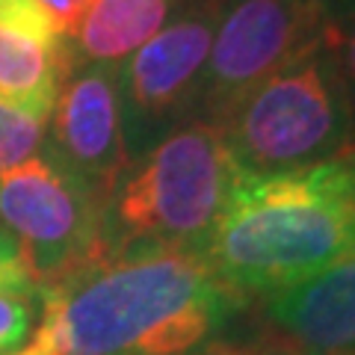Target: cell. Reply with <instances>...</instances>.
Returning <instances> with one entry per match:
<instances>
[{
	"mask_svg": "<svg viewBox=\"0 0 355 355\" xmlns=\"http://www.w3.org/2000/svg\"><path fill=\"white\" fill-rule=\"evenodd\" d=\"M243 178L214 121L175 125L130 160L110 196V254L139 246L202 252Z\"/></svg>",
	"mask_w": 355,
	"mask_h": 355,
	"instance_id": "cell-3",
	"label": "cell"
},
{
	"mask_svg": "<svg viewBox=\"0 0 355 355\" xmlns=\"http://www.w3.org/2000/svg\"><path fill=\"white\" fill-rule=\"evenodd\" d=\"M0 228L39 293L110 254L107 202L44 154L0 172Z\"/></svg>",
	"mask_w": 355,
	"mask_h": 355,
	"instance_id": "cell-5",
	"label": "cell"
},
{
	"mask_svg": "<svg viewBox=\"0 0 355 355\" xmlns=\"http://www.w3.org/2000/svg\"><path fill=\"white\" fill-rule=\"evenodd\" d=\"M228 0H184V9L119 71L128 154L137 160L190 119L214 33Z\"/></svg>",
	"mask_w": 355,
	"mask_h": 355,
	"instance_id": "cell-7",
	"label": "cell"
},
{
	"mask_svg": "<svg viewBox=\"0 0 355 355\" xmlns=\"http://www.w3.org/2000/svg\"><path fill=\"white\" fill-rule=\"evenodd\" d=\"M205 261L237 299H263L355 254V198L338 160L243 178L205 243Z\"/></svg>",
	"mask_w": 355,
	"mask_h": 355,
	"instance_id": "cell-2",
	"label": "cell"
},
{
	"mask_svg": "<svg viewBox=\"0 0 355 355\" xmlns=\"http://www.w3.org/2000/svg\"><path fill=\"white\" fill-rule=\"evenodd\" d=\"M210 355H293V352H287L284 347H279V343H272L270 338H258V340H252V343H219V347L210 352Z\"/></svg>",
	"mask_w": 355,
	"mask_h": 355,
	"instance_id": "cell-17",
	"label": "cell"
},
{
	"mask_svg": "<svg viewBox=\"0 0 355 355\" xmlns=\"http://www.w3.org/2000/svg\"><path fill=\"white\" fill-rule=\"evenodd\" d=\"M216 128L246 178L314 169L355 142V113L326 44L266 77Z\"/></svg>",
	"mask_w": 355,
	"mask_h": 355,
	"instance_id": "cell-4",
	"label": "cell"
},
{
	"mask_svg": "<svg viewBox=\"0 0 355 355\" xmlns=\"http://www.w3.org/2000/svg\"><path fill=\"white\" fill-rule=\"evenodd\" d=\"M36 3L48 18V24L53 27V33H57V39L65 42L95 0H36Z\"/></svg>",
	"mask_w": 355,
	"mask_h": 355,
	"instance_id": "cell-16",
	"label": "cell"
},
{
	"mask_svg": "<svg viewBox=\"0 0 355 355\" xmlns=\"http://www.w3.org/2000/svg\"><path fill=\"white\" fill-rule=\"evenodd\" d=\"M263 338L293 355H355V254L263 296Z\"/></svg>",
	"mask_w": 355,
	"mask_h": 355,
	"instance_id": "cell-9",
	"label": "cell"
},
{
	"mask_svg": "<svg viewBox=\"0 0 355 355\" xmlns=\"http://www.w3.org/2000/svg\"><path fill=\"white\" fill-rule=\"evenodd\" d=\"M0 291L39 293L36 284L30 282V272L24 266V258H21L18 240L3 228H0Z\"/></svg>",
	"mask_w": 355,
	"mask_h": 355,
	"instance_id": "cell-15",
	"label": "cell"
},
{
	"mask_svg": "<svg viewBox=\"0 0 355 355\" xmlns=\"http://www.w3.org/2000/svg\"><path fill=\"white\" fill-rule=\"evenodd\" d=\"M326 0H228L190 119L219 125L254 86L326 39Z\"/></svg>",
	"mask_w": 355,
	"mask_h": 355,
	"instance_id": "cell-6",
	"label": "cell"
},
{
	"mask_svg": "<svg viewBox=\"0 0 355 355\" xmlns=\"http://www.w3.org/2000/svg\"><path fill=\"white\" fill-rule=\"evenodd\" d=\"M36 329V293L0 291V355H12Z\"/></svg>",
	"mask_w": 355,
	"mask_h": 355,
	"instance_id": "cell-13",
	"label": "cell"
},
{
	"mask_svg": "<svg viewBox=\"0 0 355 355\" xmlns=\"http://www.w3.org/2000/svg\"><path fill=\"white\" fill-rule=\"evenodd\" d=\"M44 128H48V116H39L0 98V172L15 169L36 157L44 139Z\"/></svg>",
	"mask_w": 355,
	"mask_h": 355,
	"instance_id": "cell-12",
	"label": "cell"
},
{
	"mask_svg": "<svg viewBox=\"0 0 355 355\" xmlns=\"http://www.w3.org/2000/svg\"><path fill=\"white\" fill-rule=\"evenodd\" d=\"M338 163L343 166V175H347V184H349V193L355 198V146L343 154V157H338Z\"/></svg>",
	"mask_w": 355,
	"mask_h": 355,
	"instance_id": "cell-18",
	"label": "cell"
},
{
	"mask_svg": "<svg viewBox=\"0 0 355 355\" xmlns=\"http://www.w3.org/2000/svg\"><path fill=\"white\" fill-rule=\"evenodd\" d=\"M329 15H355V0H326Z\"/></svg>",
	"mask_w": 355,
	"mask_h": 355,
	"instance_id": "cell-19",
	"label": "cell"
},
{
	"mask_svg": "<svg viewBox=\"0 0 355 355\" xmlns=\"http://www.w3.org/2000/svg\"><path fill=\"white\" fill-rule=\"evenodd\" d=\"M326 51L347 86L352 113H355V15H331L326 27ZM355 146V142H352Z\"/></svg>",
	"mask_w": 355,
	"mask_h": 355,
	"instance_id": "cell-14",
	"label": "cell"
},
{
	"mask_svg": "<svg viewBox=\"0 0 355 355\" xmlns=\"http://www.w3.org/2000/svg\"><path fill=\"white\" fill-rule=\"evenodd\" d=\"M121 65H77L44 128V157L110 202L130 166L119 92Z\"/></svg>",
	"mask_w": 355,
	"mask_h": 355,
	"instance_id": "cell-8",
	"label": "cell"
},
{
	"mask_svg": "<svg viewBox=\"0 0 355 355\" xmlns=\"http://www.w3.org/2000/svg\"><path fill=\"white\" fill-rule=\"evenodd\" d=\"M169 9L172 0H95L65 39L74 65H121L166 27Z\"/></svg>",
	"mask_w": 355,
	"mask_h": 355,
	"instance_id": "cell-10",
	"label": "cell"
},
{
	"mask_svg": "<svg viewBox=\"0 0 355 355\" xmlns=\"http://www.w3.org/2000/svg\"><path fill=\"white\" fill-rule=\"evenodd\" d=\"M243 305L198 249H125L44 287L12 355H210Z\"/></svg>",
	"mask_w": 355,
	"mask_h": 355,
	"instance_id": "cell-1",
	"label": "cell"
},
{
	"mask_svg": "<svg viewBox=\"0 0 355 355\" xmlns=\"http://www.w3.org/2000/svg\"><path fill=\"white\" fill-rule=\"evenodd\" d=\"M77 69L62 39H36L0 21V98L51 116L62 83Z\"/></svg>",
	"mask_w": 355,
	"mask_h": 355,
	"instance_id": "cell-11",
	"label": "cell"
}]
</instances>
